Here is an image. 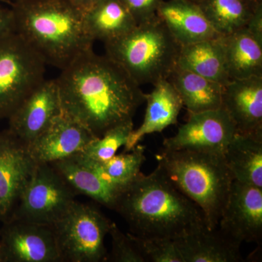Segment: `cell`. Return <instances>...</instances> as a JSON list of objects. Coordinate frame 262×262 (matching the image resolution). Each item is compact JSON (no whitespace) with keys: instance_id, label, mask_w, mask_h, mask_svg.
<instances>
[{"instance_id":"obj_32","label":"cell","mask_w":262,"mask_h":262,"mask_svg":"<svg viewBox=\"0 0 262 262\" xmlns=\"http://www.w3.org/2000/svg\"><path fill=\"white\" fill-rule=\"evenodd\" d=\"M13 33H15V24L13 10L0 7V38Z\"/></svg>"},{"instance_id":"obj_14","label":"cell","mask_w":262,"mask_h":262,"mask_svg":"<svg viewBox=\"0 0 262 262\" xmlns=\"http://www.w3.org/2000/svg\"><path fill=\"white\" fill-rule=\"evenodd\" d=\"M96 138L79 122L61 113L29 149L36 163L51 164L80 154Z\"/></svg>"},{"instance_id":"obj_22","label":"cell","mask_w":262,"mask_h":262,"mask_svg":"<svg viewBox=\"0 0 262 262\" xmlns=\"http://www.w3.org/2000/svg\"><path fill=\"white\" fill-rule=\"evenodd\" d=\"M224 157L234 181L262 188V135L236 133Z\"/></svg>"},{"instance_id":"obj_8","label":"cell","mask_w":262,"mask_h":262,"mask_svg":"<svg viewBox=\"0 0 262 262\" xmlns=\"http://www.w3.org/2000/svg\"><path fill=\"white\" fill-rule=\"evenodd\" d=\"M77 195L51 164L37 163L11 218L51 226L70 209Z\"/></svg>"},{"instance_id":"obj_36","label":"cell","mask_w":262,"mask_h":262,"mask_svg":"<svg viewBox=\"0 0 262 262\" xmlns=\"http://www.w3.org/2000/svg\"><path fill=\"white\" fill-rule=\"evenodd\" d=\"M13 3H18V2L24 1V0H13Z\"/></svg>"},{"instance_id":"obj_37","label":"cell","mask_w":262,"mask_h":262,"mask_svg":"<svg viewBox=\"0 0 262 262\" xmlns=\"http://www.w3.org/2000/svg\"><path fill=\"white\" fill-rule=\"evenodd\" d=\"M251 1L255 2V3H258V2L262 1V0H251Z\"/></svg>"},{"instance_id":"obj_3","label":"cell","mask_w":262,"mask_h":262,"mask_svg":"<svg viewBox=\"0 0 262 262\" xmlns=\"http://www.w3.org/2000/svg\"><path fill=\"white\" fill-rule=\"evenodd\" d=\"M15 33L46 65L66 68L93 49L95 41L84 25L83 13L67 0H24L13 3Z\"/></svg>"},{"instance_id":"obj_7","label":"cell","mask_w":262,"mask_h":262,"mask_svg":"<svg viewBox=\"0 0 262 262\" xmlns=\"http://www.w3.org/2000/svg\"><path fill=\"white\" fill-rule=\"evenodd\" d=\"M44 60L16 33L0 38V120L8 119L45 79Z\"/></svg>"},{"instance_id":"obj_29","label":"cell","mask_w":262,"mask_h":262,"mask_svg":"<svg viewBox=\"0 0 262 262\" xmlns=\"http://www.w3.org/2000/svg\"><path fill=\"white\" fill-rule=\"evenodd\" d=\"M108 234L111 236L112 251L108 261L145 262L129 234L123 233L115 222H112Z\"/></svg>"},{"instance_id":"obj_26","label":"cell","mask_w":262,"mask_h":262,"mask_svg":"<svg viewBox=\"0 0 262 262\" xmlns=\"http://www.w3.org/2000/svg\"><path fill=\"white\" fill-rule=\"evenodd\" d=\"M145 149V146L137 144L130 151L115 155L103 163H91L78 155L106 182L125 189L141 173V167L146 161Z\"/></svg>"},{"instance_id":"obj_10","label":"cell","mask_w":262,"mask_h":262,"mask_svg":"<svg viewBox=\"0 0 262 262\" xmlns=\"http://www.w3.org/2000/svg\"><path fill=\"white\" fill-rule=\"evenodd\" d=\"M37 163L29 146L9 129L0 131V222L11 218Z\"/></svg>"},{"instance_id":"obj_2","label":"cell","mask_w":262,"mask_h":262,"mask_svg":"<svg viewBox=\"0 0 262 262\" xmlns=\"http://www.w3.org/2000/svg\"><path fill=\"white\" fill-rule=\"evenodd\" d=\"M115 211L138 237L174 239L207 225L201 208L158 167L149 175L139 174L122 192Z\"/></svg>"},{"instance_id":"obj_23","label":"cell","mask_w":262,"mask_h":262,"mask_svg":"<svg viewBox=\"0 0 262 262\" xmlns=\"http://www.w3.org/2000/svg\"><path fill=\"white\" fill-rule=\"evenodd\" d=\"M176 68L189 71L222 85L230 81L220 36L181 46Z\"/></svg>"},{"instance_id":"obj_15","label":"cell","mask_w":262,"mask_h":262,"mask_svg":"<svg viewBox=\"0 0 262 262\" xmlns=\"http://www.w3.org/2000/svg\"><path fill=\"white\" fill-rule=\"evenodd\" d=\"M222 108L236 132L262 135V75L236 79L223 85Z\"/></svg>"},{"instance_id":"obj_19","label":"cell","mask_w":262,"mask_h":262,"mask_svg":"<svg viewBox=\"0 0 262 262\" xmlns=\"http://www.w3.org/2000/svg\"><path fill=\"white\" fill-rule=\"evenodd\" d=\"M51 165L77 194H84L115 211L125 189L106 182L78 155L58 160Z\"/></svg>"},{"instance_id":"obj_16","label":"cell","mask_w":262,"mask_h":262,"mask_svg":"<svg viewBox=\"0 0 262 262\" xmlns=\"http://www.w3.org/2000/svg\"><path fill=\"white\" fill-rule=\"evenodd\" d=\"M184 262H239L244 261L241 244L217 227L207 225L174 239Z\"/></svg>"},{"instance_id":"obj_25","label":"cell","mask_w":262,"mask_h":262,"mask_svg":"<svg viewBox=\"0 0 262 262\" xmlns=\"http://www.w3.org/2000/svg\"><path fill=\"white\" fill-rule=\"evenodd\" d=\"M251 0H201L200 8L220 36L245 28L258 3Z\"/></svg>"},{"instance_id":"obj_11","label":"cell","mask_w":262,"mask_h":262,"mask_svg":"<svg viewBox=\"0 0 262 262\" xmlns=\"http://www.w3.org/2000/svg\"><path fill=\"white\" fill-rule=\"evenodd\" d=\"M0 234L4 262H61L51 226L11 218Z\"/></svg>"},{"instance_id":"obj_12","label":"cell","mask_w":262,"mask_h":262,"mask_svg":"<svg viewBox=\"0 0 262 262\" xmlns=\"http://www.w3.org/2000/svg\"><path fill=\"white\" fill-rule=\"evenodd\" d=\"M218 227L239 244L261 245L262 188L233 181Z\"/></svg>"},{"instance_id":"obj_28","label":"cell","mask_w":262,"mask_h":262,"mask_svg":"<svg viewBox=\"0 0 262 262\" xmlns=\"http://www.w3.org/2000/svg\"><path fill=\"white\" fill-rule=\"evenodd\" d=\"M145 262H184L173 239L141 237L128 233Z\"/></svg>"},{"instance_id":"obj_35","label":"cell","mask_w":262,"mask_h":262,"mask_svg":"<svg viewBox=\"0 0 262 262\" xmlns=\"http://www.w3.org/2000/svg\"><path fill=\"white\" fill-rule=\"evenodd\" d=\"M188 1L192 2V3H196V4H198L201 0H188Z\"/></svg>"},{"instance_id":"obj_4","label":"cell","mask_w":262,"mask_h":262,"mask_svg":"<svg viewBox=\"0 0 262 262\" xmlns=\"http://www.w3.org/2000/svg\"><path fill=\"white\" fill-rule=\"evenodd\" d=\"M155 157L174 187L201 208L207 226L218 227L234 181L224 155L162 149Z\"/></svg>"},{"instance_id":"obj_24","label":"cell","mask_w":262,"mask_h":262,"mask_svg":"<svg viewBox=\"0 0 262 262\" xmlns=\"http://www.w3.org/2000/svg\"><path fill=\"white\" fill-rule=\"evenodd\" d=\"M189 114L222 107L223 85L189 71L176 68L168 79Z\"/></svg>"},{"instance_id":"obj_13","label":"cell","mask_w":262,"mask_h":262,"mask_svg":"<svg viewBox=\"0 0 262 262\" xmlns=\"http://www.w3.org/2000/svg\"><path fill=\"white\" fill-rule=\"evenodd\" d=\"M61 113L56 79L45 80L10 115L8 129L29 146Z\"/></svg>"},{"instance_id":"obj_21","label":"cell","mask_w":262,"mask_h":262,"mask_svg":"<svg viewBox=\"0 0 262 262\" xmlns=\"http://www.w3.org/2000/svg\"><path fill=\"white\" fill-rule=\"evenodd\" d=\"M84 25L94 41L103 44L125 35L137 26L120 0H98L83 13Z\"/></svg>"},{"instance_id":"obj_30","label":"cell","mask_w":262,"mask_h":262,"mask_svg":"<svg viewBox=\"0 0 262 262\" xmlns=\"http://www.w3.org/2000/svg\"><path fill=\"white\" fill-rule=\"evenodd\" d=\"M130 11L137 24L144 23L156 15L164 0H120Z\"/></svg>"},{"instance_id":"obj_17","label":"cell","mask_w":262,"mask_h":262,"mask_svg":"<svg viewBox=\"0 0 262 262\" xmlns=\"http://www.w3.org/2000/svg\"><path fill=\"white\" fill-rule=\"evenodd\" d=\"M146 108L144 121L139 128L131 131L124 152H127L153 133H161L170 125H177L184 104L173 84L167 79L158 81L149 94H145Z\"/></svg>"},{"instance_id":"obj_31","label":"cell","mask_w":262,"mask_h":262,"mask_svg":"<svg viewBox=\"0 0 262 262\" xmlns=\"http://www.w3.org/2000/svg\"><path fill=\"white\" fill-rule=\"evenodd\" d=\"M246 28L262 44V2L255 8Z\"/></svg>"},{"instance_id":"obj_5","label":"cell","mask_w":262,"mask_h":262,"mask_svg":"<svg viewBox=\"0 0 262 262\" xmlns=\"http://www.w3.org/2000/svg\"><path fill=\"white\" fill-rule=\"evenodd\" d=\"M104 48L136 83L154 85L175 70L181 46L156 15Z\"/></svg>"},{"instance_id":"obj_1","label":"cell","mask_w":262,"mask_h":262,"mask_svg":"<svg viewBox=\"0 0 262 262\" xmlns=\"http://www.w3.org/2000/svg\"><path fill=\"white\" fill-rule=\"evenodd\" d=\"M56 79L61 113L95 137L133 120L145 94L126 71L106 55L85 52Z\"/></svg>"},{"instance_id":"obj_20","label":"cell","mask_w":262,"mask_h":262,"mask_svg":"<svg viewBox=\"0 0 262 262\" xmlns=\"http://www.w3.org/2000/svg\"><path fill=\"white\" fill-rule=\"evenodd\" d=\"M220 38L229 80L262 75V44L246 27Z\"/></svg>"},{"instance_id":"obj_34","label":"cell","mask_w":262,"mask_h":262,"mask_svg":"<svg viewBox=\"0 0 262 262\" xmlns=\"http://www.w3.org/2000/svg\"><path fill=\"white\" fill-rule=\"evenodd\" d=\"M0 262H4L3 261V247H2L1 234H0Z\"/></svg>"},{"instance_id":"obj_6","label":"cell","mask_w":262,"mask_h":262,"mask_svg":"<svg viewBox=\"0 0 262 262\" xmlns=\"http://www.w3.org/2000/svg\"><path fill=\"white\" fill-rule=\"evenodd\" d=\"M112 222L93 205L76 201L51 225L61 261H108L104 239Z\"/></svg>"},{"instance_id":"obj_33","label":"cell","mask_w":262,"mask_h":262,"mask_svg":"<svg viewBox=\"0 0 262 262\" xmlns=\"http://www.w3.org/2000/svg\"><path fill=\"white\" fill-rule=\"evenodd\" d=\"M67 1L74 5L77 9L81 10L82 13H84L93 5L96 4L98 0H67Z\"/></svg>"},{"instance_id":"obj_27","label":"cell","mask_w":262,"mask_h":262,"mask_svg":"<svg viewBox=\"0 0 262 262\" xmlns=\"http://www.w3.org/2000/svg\"><path fill=\"white\" fill-rule=\"evenodd\" d=\"M133 130V120L116 125L101 137L94 139L78 155L82 159L91 163H104L116 155L120 148L125 145Z\"/></svg>"},{"instance_id":"obj_18","label":"cell","mask_w":262,"mask_h":262,"mask_svg":"<svg viewBox=\"0 0 262 262\" xmlns=\"http://www.w3.org/2000/svg\"><path fill=\"white\" fill-rule=\"evenodd\" d=\"M156 15L180 46L220 36L199 5L188 0H164Z\"/></svg>"},{"instance_id":"obj_9","label":"cell","mask_w":262,"mask_h":262,"mask_svg":"<svg viewBox=\"0 0 262 262\" xmlns=\"http://www.w3.org/2000/svg\"><path fill=\"white\" fill-rule=\"evenodd\" d=\"M233 122L223 108L189 114L176 135L163 141V149L225 153L236 134Z\"/></svg>"}]
</instances>
